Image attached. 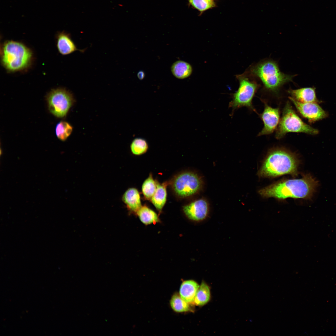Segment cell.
Masks as SVG:
<instances>
[{"label":"cell","mask_w":336,"mask_h":336,"mask_svg":"<svg viewBox=\"0 0 336 336\" xmlns=\"http://www.w3.org/2000/svg\"><path fill=\"white\" fill-rule=\"evenodd\" d=\"M317 180L310 174H304L298 179H283L264 187L259 194L265 198H273L279 200L288 198L310 199L318 186Z\"/></svg>","instance_id":"6da1fadb"},{"label":"cell","mask_w":336,"mask_h":336,"mask_svg":"<svg viewBox=\"0 0 336 336\" xmlns=\"http://www.w3.org/2000/svg\"><path fill=\"white\" fill-rule=\"evenodd\" d=\"M299 161L296 156L281 148L269 151L265 158L258 175L259 177L274 178L285 175H297Z\"/></svg>","instance_id":"7a4b0ae2"},{"label":"cell","mask_w":336,"mask_h":336,"mask_svg":"<svg viewBox=\"0 0 336 336\" xmlns=\"http://www.w3.org/2000/svg\"><path fill=\"white\" fill-rule=\"evenodd\" d=\"M33 60L32 50L22 42L8 40L2 45L1 62L3 67L8 72L27 70L31 66Z\"/></svg>","instance_id":"3957f363"},{"label":"cell","mask_w":336,"mask_h":336,"mask_svg":"<svg viewBox=\"0 0 336 336\" xmlns=\"http://www.w3.org/2000/svg\"><path fill=\"white\" fill-rule=\"evenodd\" d=\"M246 72L258 78L266 90L273 93L277 92L284 84L292 81L295 76L281 72L277 63L271 60H265L252 65Z\"/></svg>","instance_id":"277c9868"},{"label":"cell","mask_w":336,"mask_h":336,"mask_svg":"<svg viewBox=\"0 0 336 336\" xmlns=\"http://www.w3.org/2000/svg\"><path fill=\"white\" fill-rule=\"evenodd\" d=\"M289 133H302L315 135L318 133L319 131L303 122L288 102L284 108L275 137L278 139H280Z\"/></svg>","instance_id":"5b68a950"},{"label":"cell","mask_w":336,"mask_h":336,"mask_svg":"<svg viewBox=\"0 0 336 336\" xmlns=\"http://www.w3.org/2000/svg\"><path fill=\"white\" fill-rule=\"evenodd\" d=\"M236 78L239 81V86L237 90L232 95L229 107L233 111L242 107L255 111L252 101L259 87L258 84L246 72L237 75Z\"/></svg>","instance_id":"8992f818"},{"label":"cell","mask_w":336,"mask_h":336,"mask_svg":"<svg viewBox=\"0 0 336 336\" xmlns=\"http://www.w3.org/2000/svg\"><path fill=\"white\" fill-rule=\"evenodd\" d=\"M202 185V181L199 176L190 171L180 174L175 178L172 183V188L175 193L182 198L196 194L200 190Z\"/></svg>","instance_id":"52a82bcc"},{"label":"cell","mask_w":336,"mask_h":336,"mask_svg":"<svg viewBox=\"0 0 336 336\" xmlns=\"http://www.w3.org/2000/svg\"><path fill=\"white\" fill-rule=\"evenodd\" d=\"M47 100L50 112L58 118L66 115L73 102L71 94L62 88L51 90L47 95Z\"/></svg>","instance_id":"ba28073f"},{"label":"cell","mask_w":336,"mask_h":336,"mask_svg":"<svg viewBox=\"0 0 336 336\" xmlns=\"http://www.w3.org/2000/svg\"><path fill=\"white\" fill-rule=\"evenodd\" d=\"M183 209L189 219L196 223L205 221L209 215L208 203L203 198L198 199L184 205Z\"/></svg>","instance_id":"9c48e42d"},{"label":"cell","mask_w":336,"mask_h":336,"mask_svg":"<svg viewBox=\"0 0 336 336\" xmlns=\"http://www.w3.org/2000/svg\"><path fill=\"white\" fill-rule=\"evenodd\" d=\"M289 98L301 115L310 122L317 121L327 116L326 112L317 102L303 103L298 102L290 96Z\"/></svg>","instance_id":"30bf717a"},{"label":"cell","mask_w":336,"mask_h":336,"mask_svg":"<svg viewBox=\"0 0 336 336\" xmlns=\"http://www.w3.org/2000/svg\"><path fill=\"white\" fill-rule=\"evenodd\" d=\"M261 117L264 126L258 135L260 136L270 134L276 130L280 122L279 109L273 108L265 104Z\"/></svg>","instance_id":"8fae6325"},{"label":"cell","mask_w":336,"mask_h":336,"mask_svg":"<svg viewBox=\"0 0 336 336\" xmlns=\"http://www.w3.org/2000/svg\"><path fill=\"white\" fill-rule=\"evenodd\" d=\"M56 43L58 52L63 55H68L77 51L82 53L85 51V49H78L70 34L65 31L58 33Z\"/></svg>","instance_id":"7c38bea8"},{"label":"cell","mask_w":336,"mask_h":336,"mask_svg":"<svg viewBox=\"0 0 336 336\" xmlns=\"http://www.w3.org/2000/svg\"><path fill=\"white\" fill-rule=\"evenodd\" d=\"M288 93L291 97L301 103L317 102L315 87H304L296 89H289Z\"/></svg>","instance_id":"4fadbf2b"},{"label":"cell","mask_w":336,"mask_h":336,"mask_svg":"<svg viewBox=\"0 0 336 336\" xmlns=\"http://www.w3.org/2000/svg\"><path fill=\"white\" fill-rule=\"evenodd\" d=\"M122 199L127 208L132 212L136 213L142 206L139 191L134 188L127 190L122 196Z\"/></svg>","instance_id":"5bb4252c"},{"label":"cell","mask_w":336,"mask_h":336,"mask_svg":"<svg viewBox=\"0 0 336 336\" xmlns=\"http://www.w3.org/2000/svg\"><path fill=\"white\" fill-rule=\"evenodd\" d=\"M199 287L195 281L188 280L184 281L180 285L179 295L189 304L194 302L195 296Z\"/></svg>","instance_id":"9a60e30c"},{"label":"cell","mask_w":336,"mask_h":336,"mask_svg":"<svg viewBox=\"0 0 336 336\" xmlns=\"http://www.w3.org/2000/svg\"><path fill=\"white\" fill-rule=\"evenodd\" d=\"M156 182V189L151 200L156 208L161 211L164 206L166 201V186L167 183L162 184Z\"/></svg>","instance_id":"2e32d148"},{"label":"cell","mask_w":336,"mask_h":336,"mask_svg":"<svg viewBox=\"0 0 336 336\" xmlns=\"http://www.w3.org/2000/svg\"><path fill=\"white\" fill-rule=\"evenodd\" d=\"M170 70L173 75L180 79L187 78L192 73V68L191 65L185 61L179 60L173 63Z\"/></svg>","instance_id":"e0dca14e"},{"label":"cell","mask_w":336,"mask_h":336,"mask_svg":"<svg viewBox=\"0 0 336 336\" xmlns=\"http://www.w3.org/2000/svg\"><path fill=\"white\" fill-rule=\"evenodd\" d=\"M136 213L141 221L145 225L157 222L160 221L156 213L146 206H142Z\"/></svg>","instance_id":"ac0fdd59"},{"label":"cell","mask_w":336,"mask_h":336,"mask_svg":"<svg viewBox=\"0 0 336 336\" xmlns=\"http://www.w3.org/2000/svg\"><path fill=\"white\" fill-rule=\"evenodd\" d=\"M210 296L208 286L204 282H203L197 290L194 302L197 306H203L209 301Z\"/></svg>","instance_id":"d6986e66"},{"label":"cell","mask_w":336,"mask_h":336,"mask_svg":"<svg viewBox=\"0 0 336 336\" xmlns=\"http://www.w3.org/2000/svg\"><path fill=\"white\" fill-rule=\"evenodd\" d=\"M170 304L172 309L177 312L192 311L189 303L178 294H175L172 296L170 300Z\"/></svg>","instance_id":"ffe728a7"},{"label":"cell","mask_w":336,"mask_h":336,"mask_svg":"<svg viewBox=\"0 0 336 336\" xmlns=\"http://www.w3.org/2000/svg\"><path fill=\"white\" fill-rule=\"evenodd\" d=\"M156 182L155 180L152 175L150 174L143 183L142 190L145 198L151 200L156 189Z\"/></svg>","instance_id":"44dd1931"},{"label":"cell","mask_w":336,"mask_h":336,"mask_svg":"<svg viewBox=\"0 0 336 336\" xmlns=\"http://www.w3.org/2000/svg\"><path fill=\"white\" fill-rule=\"evenodd\" d=\"M130 147L131 152L133 154L139 155L147 152L148 145L147 141L144 139L137 138L133 140Z\"/></svg>","instance_id":"7402d4cb"},{"label":"cell","mask_w":336,"mask_h":336,"mask_svg":"<svg viewBox=\"0 0 336 336\" xmlns=\"http://www.w3.org/2000/svg\"><path fill=\"white\" fill-rule=\"evenodd\" d=\"M72 131V127L68 123L64 121H61L58 123L55 128L57 137L62 141H65L67 139Z\"/></svg>","instance_id":"603a6c76"},{"label":"cell","mask_w":336,"mask_h":336,"mask_svg":"<svg viewBox=\"0 0 336 336\" xmlns=\"http://www.w3.org/2000/svg\"><path fill=\"white\" fill-rule=\"evenodd\" d=\"M189 3L199 11L202 12L215 6L213 0H189Z\"/></svg>","instance_id":"cb8c5ba5"},{"label":"cell","mask_w":336,"mask_h":336,"mask_svg":"<svg viewBox=\"0 0 336 336\" xmlns=\"http://www.w3.org/2000/svg\"><path fill=\"white\" fill-rule=\"evenodd\" d=\"M137 77L139 80L143 79L145 77L144 72L142 71L139 72L137 74Z\"/></svg>","instance_id":"d4e9b609"}]
</instances>
